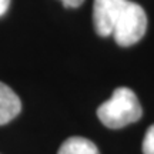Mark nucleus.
<instances>
[{
    "mask_svg": "<svg viewBox=\"0 0 154 154\" xmlns=\"http://www.w3.org/2000/svg\"><path fill=\"white\" fill-rule=\"evenodd\" d=\"M100 121L111 130L136 123L143 116V109L136 93L128 87H117L110 100L97 109Z\"/></svg>",
    "mask_w": 154,
    "mask_h": 154,
    "instance_id": "f257e3e1",
    "label": "nucleus"
},
{
    "mask_svg": "<svg viewBox=\"0 0 154 154\" xmlns=\"http://www.w3.org/2000/svg\"><path fill=\"white\" fill-rule=\"evenodd\" d=\"M147 30V16L140 5L128 2L116 24L113 37L121 47L133 46L140 42Z\"/></svg>",
    "mask_w": 154,
    "mask_h": 154,
    "instance_id": "f03ea898",
    "label": "nucleus"
},
{
    "mask_svg": "<svg viewBox=\"0 0 154 154\" xmlns=\"http://www.w3.org/2000/svg\"><path fill=\"white\" fill-rule=\"evenodd\" d=\"M128 0H94L93 23L99 36H113L114 27Z\"/></svg>",
    "mask_w": 154,
    "mask_h": 154,
    "instance_id": "7ed1b4c3",
    "label": "nucleus"
},
{
    "mask_svg": "<svg viewBox=\"0 0 154 154\" xmlns=\"http://www.w3.org/2000/svg\"><path fill=\"white\" fill-rule=\"evenodd\" d=\"M22 111V101L7 84L0 82V126L16 119Z\"/></svg>",
    "mask_w": 154,
    "mask_h": 154,
    "instance_id": "20e7f679",
    "label": "nucleus"
},
{
    "mask_svg": "<svg viewBox=\"0 0 154 154\" xmlns=\"http://www.w3.org/2000/svg\"><path fill=\"white\" fill-rule=\"evenodd\" d=\"M57 154H100V151L88 138L70 137L60 146Z\"/></svg>",
    "mask_w": 154,
    "mask_h": 154,
    "instance_id": "39448f33",
    "label": "nucleus"
},
{
    "mask_svg": "<svg viewBox=\"0 0 154 154\" xmlns=\"http://www.w3.org/2000/svg\"><path fill=\"white\" fill-rule=\"evenodd\" d=\"M143 153L154 154V124L147 128V133L143 140Z\"/></svg>",
    "mask_w": 154,
    "mask_h": 154,
    "instance_id": "423d86ee",
    "label": "nucleus"
},
{
    "mask_svg": "<svg viewBox=\"0 0 154 154\" xmlns=\"http://www.w3.org/2000/svg\"><path fill=\"white\" fill-rule=\"evenodd\" d=\"M61 2L66 7H79L84 0H61Z\"/></svg>",
    "mask_w": 154,
    "mask_h": 154,
    "instance_id": "0eeeda50",
    "label": "nucleus"
},
{
    "mask_svg": "<svg viewBox=\"0 0 154 154\" xmlns=\"http://www.w3.org/2000/svg\"><path fill=\"white\" fill-rule=\"evenodd\" d=\"M10 6V0H0V16H3Z\"/></svg>",
    "mask_w": 154,
    "mask_h": 154,
    "instance_id": "6e6552de",
    "label": "nucleus"
}]
</instances>
